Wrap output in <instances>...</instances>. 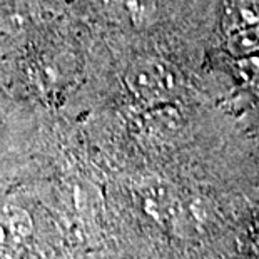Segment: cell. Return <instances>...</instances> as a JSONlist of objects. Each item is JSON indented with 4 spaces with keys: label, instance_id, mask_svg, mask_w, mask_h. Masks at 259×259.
<instances>
[{
    "label": "cell",
    "instance_id": "cell-1",
    "mask_svg": "<svg viewBox=\"0 0 259 259\" xmlns=\"http://www.w3.org/2000/svg\"><path fill=\"white\" fill-rule=\"evenodd\" d=\"M129 91L144 102H159L170 96L174 77L157 60L141 59L129 65L124 77Z\"/></svg>",
    "mask_w": 259,
    "mask_h": 259
},
{
    "label": "cell",
    "instance_id": "cell-2",
    "mask_svg": "<svg viewBox=\"0 0 259 259\" xmlns=\"http://www.w3.org/2000/svg\"><path fill=\"white\" fill-rule=\"evenodd\" d=\"M112 10L119 20L132 25H144L149 22L152 9L147 0H112Z\"/></svg>",
    "mask_w": 259,
    "mask_h": 259
}]
</instances>
